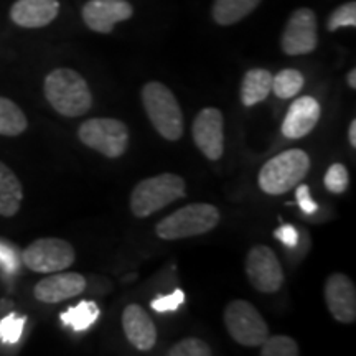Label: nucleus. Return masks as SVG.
Masks as SVG:
<instances>
[{
	"instance_id": "nucleus-7",
	"label": "nucleus",
	"mask_w": 356,
	"mask_h": 356,
	"mask_svg": "<svg viewBox=\"0 0 356 356\" xmlns=\"http://www.w3.org/2000/svg\"><path fill=\"white\" fill-rule=\"evenodd\" d=\"M225 325L229 337L243 346H261L269 337L266 320L246 300H233L226 305Z\"/></svg>"
},
{
	"instance_id": "nucleus-11",
	"label": "nucleus",
	"mask_w": 356,
	"mask_h": 356,
	"mask_svg": "<svg viewBox=\"0 0 356 356\" xmlns=\"http://www.w3.org/2000/svg\"><path fill=\"white\" fill-rule=\"evenodd\" d=\"M191 136L204 157L216 162L225 152V118L216 108H204L195 118Z\"/></svg>"
},
{
	"instance_id": "nucleus-10",
	"label": "nucleus",
	"mask_w": 356,
	"mask_h": 356,
	"mask_svg": "<svg viewBox=\"0 0 356 356\" xmlns=\"http://www.w3.org/2000/svg\"><path fill=\"white\" fill-rule=\"evenodd\" d=\"M246 274L251 286L262 293H275L284 284L282 266L269 246L257 244L246 257Z\"/></svg>"
},
{
	"instance_id": "nucleus-6",
	"label": "nucleus",
	"mask_w": 356,
	"mask_h": 356,
	"mask_svg": "<svg viewBox=\"0 0 356 356\" xmlns=\"http://www.w3.org/2000/svg\"><path fill=\"white\" fill-rule=\"evenodd\" d=\"M79 140L108 159L124 155L129 145V129L119 119L95 118L79 126Z\"/></svg>"
},
{
	"instance_id": "nucleus-15",
	"label": "nucleus",
	"mask_w": 356,
	"mask_h": 356,
	"mask_svg": "<svg viewBox=\"0 0 356 356\" xmlns=\"http://www.w3.org/2000/svg\"><path fill=\"white\" fill-rule=\"evenodd\" d=\"M86 289V279L78 273H53L33 289L35 299L44 304H58L76 297Z\"/></svg>"
},
{
	"instance_id": "nucleus-29",
	"label": "nucleus",
	"mask_w": 356,
	"mask_h": 356,
	"mask_svg": "<svg viewBox=\"0 0 356 356\" xmlns=\"http://www.w3.org/2000/svg\"><path fill=\"white\" fill-rule=\"evenodd\" d=\"M22 256L19 254L15 246L10 243L0 241V266L8 274H15L20 269Z\"/></svg>"
},
{
	"instance_id": "nucleus-22",
	"label": "nucleus",
	"mask_w": 356,
	"mask_h": 356,
	"mask_svg": "<svg viewBox=\"0 0 356 356\" xmlns=\"http://www.w3.org/2000/svg\"><path fill=\"white\" fill-rule=\"evenodd\" d=\"M99 315L101 310L95 302L83 300L79 302L76 307H71V309L63 312V314L60 315V318L61 322L73 328L74 332H84L88 330L92 323H96Z\"/></svg>"
},
{
	"instance_id": "nucleus-20",
	"label": "nucleus",
	"mask_w": 356,
	"mask_h": 356,
	"mask_svg": "<svg viewBox=\"0 0 356 356\" xmlns=\"http://www.w3.org/2000/svg\"><path fill=\"white\" fill-rule=\"evenodd\" d=\"M261 0H215L211 13L218 25L229 26L246 19L256 10Z\"/></svg>"
},
{
	"instance_id": "nucleus-21",
	"label": "nucleus",
	"mask_w": 356,
	"mask_h": 356,
	"mask_svg": "<svg viewBox=\"0 0 356 356\" xmlns=\"http://www.w3.org/2000/svg\"><path fill=\"white\" fill-rule=\"evenodd\" d=\"M29 127V121L15 102L0 97V136L17 137L24 134Z\"/></svg>"
},
{
	"instance_id": "nucleus-12",
	"label": "nucleus",
	"mask_w": 356,
	"mask_h": 356,
	"mask_svg": "<svg viewBox=\"0 0 356 356\" xmlns=\"http://www.w3.org/2000/svg\"><path fill=\"white\" fill-rule=\"evenodd\" d=\"M132 13L134 7L127 0H89L81 10L83 22L96 33H111L119 22L131 19Z\"/></svg>"
},
{
	"instance_id": "nucleus-34",
	"label": "nucleus",
	"mask_w": 356,
	"mask_h": 356,
	"mask_svg": "<svg viewBox=\"0 0 356 356\" xmlns=\"http://www.w3.org/2000/svg\"><path fill=\"white\" fill-rule=\"evenodd\" d=\"M346 83L351 89H356V70H350L348 74H346Z\"/></svg>"
},
{
	"instance_id": "nucleus-33",
	"label": "nucleus",
	"mask_w": 356,
	"mask_h": 356,
	"mask_svg": "<svg viewBox=\"0 0 356 356\" xmlns=\"http://www.w3.org/2000/svg\"><path fill=\"white\" fill-rule=\"evenodd\" d=\"M348 140H350V145L356 147V121L353 119V121L350 122V127H348Z\"/></svg>"
},
{
	"instance_id": "nucleus-26",
	"label": "nucleus",
	"mask_w": 356,
	"mask_h": 356,
	"mask_svg": "<svg viewBox=\"0 0 356 356\" xmlns=\"http://www.w3.org/2000/svg\"><path fill=\"white\" fill-rule=\"evenodd\" d=\"M168 356H211L213 351L210 345L204 343L200 338L190 337L178 341L175 346L168 350Z\"/></svg>"
},
{
	"instance_id": "nucleus-19",
	"label": "nucleus",
	"mask_w": 356,
	"mask_h": 356,
	"mask_svg": "<svg viewBox=\"0 0 356 356\" xmlns=\"http://www.w3.org/2000/svg\"><path fill=\"white\" fill-rule=\"evenodd\" d=\"M273 91V74L264 68H252L244 74L241 83V102L252 108L257 102L267 99Z\"/></svg>"
},
{
	"instance_id": "nucleus-24",
	"label": "nucleus",
	"mask_w": 356,
	"mask_h": 356,
	"mask_svg": "<svg viewBox=\"0 0 356 356\" xmlns=\"http://www.w3.org/2000/svg\"><path fill=\"white\" fill-rule=\"evenodd\" d=\"M300 350L291 337L274 335L267 337L261 345L262 356H299Z\"/></svg>"
},
{
	"instance_id": "nucleus-27",
	"label": "nucleus",
	"mask_w": 356,
	"mask_h": 356,
	"mask_svg": "<svg viewBox=\"0 0 356 356\" xmlns=\"http://www.w3.org/2000/svg\"><path fill=\"white\" fill-rule=\"evenodd\" d=\"M343 26H356V3L346 2L343 6L337 7L335 10L330 13L327 22V29L330 32H337L338 29Z\"/></svg>"
},
{
	"instance_id": "nucleus-13",
	"label": "nucleus",
	"mask_w": 356,
	"mask_h": 356,
	"mask_svg": "<svg viewBox=\"0 0 356 356\" xmlns=\"http://www.w3.org/2000/svg\"><path fill=\"white\" fill-rule=\"evenodd\" d=\"M325 302L332 317L340 323L356 320V289L348 275L335 273L325 282Z\"/></svg>"
},
{
	"instance_id": "nucleus-31",
	"label": "nucleus",
	"mask_w": 356,
	"mask_h": 356,
	"mask_svg": "<svg viewBox=\"0 0 356 356\" xmlns=\"http://www.w3.org/2000/svg\"><path fill=\"white\" fill-rule=\"evenodd\" d=\"M296 200H297V203H299L300 210L304 211L305 215H314V213L318 210V204L315 203L310 197L309 185H299V186H297Z\"/></svg>"
},
{
	"instance_id": "nucleus-18",
	"label": "nucleus",
	"mask_w": 356,
	"mask_h": 356,
	"mask_svg": "<svg viewBox=\"0 0 356 356\" xmlns=\"http://www.w3.org/2000/svg\"><path fill=\"white\" fill-rule=\"evenodd\" d=\"M24 200V188L19 177L0 162V216L10 218L20 210V203Z\"/></svg>"
},
{
	"instance_id": "nucleus-8",
	"label": "nucleus",
	"mask_w": 356,
	"mask_h": 356,
	"mask_svg": "<svg viewBox=\"0 0 356 356\" xmlns=\"http://www.w3.org/2000/svg\"><path fill=\"white\" fill-rule=\"evenodd\" d=\"M22 261L33 273L53 274L73 266L76 254L73 246L65 239L42 238L25 248L22 252Z\"/></svg>"
},
{
	"instance_id": "nucleus-28",
	"label": "nucleus",
	"mask_w": 356,
	"mask_h": 356,
	"mask_svg": "<svg viewBox=\"0 0 356 356\" xmlns=\"http://www.w3.org/2000/svg\"><path fill=\"white\" fill-rule=\"evenodd\" d=\"M350 175L343 163H333L325 173V186L332 193H343L348 188Z\"/></svg>"
},
{
	"instance_id": "nucleus-30",
	"label": "nucleus",
	"mask_w": 356,
	"mask_h": 356,
	"mask_svg": "<svg viewBox=\"0 0 356 356\" xmlns=\"http://www.w3.org/2000/svg\"><path fill=\"white\" fill-rule=\"evenodd\" d=\"M185 302V292L180 291V289H177L175 292H172L170 296H162L159 297V299L152 300V309L155 312H159V314H163V312H173L177 310L178 307Z\"/></svg>"
},
{
	"instance_id": "nucleus-14",
	"label": "nucleus",
	"mask_w": 356,
	"mask_h": 356,
	"mask_svg": "<svg viewBox=\"0 0 356 356\" xmlns=\"http://www.w3.org/2000/svg\"><path fill=\"white\" fill-rule=\"evenodd\" d=\"M320 114H322L320 102L310 96H302L291 104L280 131L284 137L291 140L302 139L314 131L320 121Z\"/></svg>"
},
{
	"instance_id": "nucleus-9",
	"label": "nucleus",
	"mask_w": 356,
	"mask_h": 356,
	"mask_svg": "<svg viewBox=\"0 0 356 356\" xmlns=\"http://www.w3.org/2000/svg\"><path fill=\"white\" fill-rule=\"evenodd\" d=\"M318 44V22L312 8L302 7L289 17L280 47L289 56L309 55Z\"/></svg>"
},
{
	"instance_id": "nucleus-4",
	"label": "nucleus",
	"mask_w": 356,
	"mask_h": 356,
	"mask_svg": "<svg viewBox=\"0 0 356 356\" xmlns=\"http://www.w3.org/2000/svg\"><path fill=\"white\" fill-rule=\"evenodd\" d=\"M218 222H220V211L215 204L191 203L159 221L155 233L163 241H177V239L208 233L216 228Z\"/></svg>"
},
{
	"instance_id": "nucleus-32",
	"label": "nucleus",
	"mask_w": 356,
	"mask_h": 356,
	"mask_svg": "<svg viewBox=\"0 0 356 356\" xmlns=\"http://www.w3.org/2000/svg\"><path fill=\"white\" fill-rule=\"evenodd\" d=\"M274 234L280 243L289 248L297 246V243H299V231L293 228L292 225H282Z\"/></svg>"
},
{
	"instance_id": "nucleus-16",
	"label": "nucleus",
	"mask_w": 356,
	"mask_h": 356,
	"mask_svg": "<svg viewBox=\"0 0 356 356\" xmlns=\"http://www.w3.org/2000/svg\"><path fill=\"white\" fill-rule=\"evenodd\" d=\"M122 328L134 348L147 351L157 343V328L150 315L140 305L131 304L122 312Z\"/></svg>"
},
{
	"instance_id": "nucleus-1",
	"label": "nucleus",
	"mask_w": 356,
	"mask_h": 356,
	"mask_svg": "<svg viewBox=\"0 0 356 356\" xmlns=\"http://www.w3.org/2000/svg\"><path fill=\"white\" fill-rule=\"evenodd\" d=\"M44 97L56 113L78 118L92 108V95L86 79L71 68H56L44 78Z\"/></svg>"
},
{
	"instance_id": "nucleus-25",
	"label": "nucleus",
	"mask_w": 356,
	"mask_h": 356,
	"mask_svg": "<svg viewBox=\"0 0 356 356\" xmlns=\"http://www.w3.org/2000/svg\"><path fill=\"white\" fill-rule=\"evenodd\" d=\"M26 317H19L15 314H8L0 320V341L6 345H15L24 333Z\"/></svg>"
},
{
	"instance_id": "nucleus-17",
	"label": "nucleus",
	"mask_w": 356,
	"mask_h": 356,
	"mask_svg": "<svg viewBox=\"0 0 356 356\" xmlns=\"http://www.w3.org/2000/svg\"><path fill=\"white\" fill-rule=\"evenodd\" d=\"M60 13L58 0H17L10 8V19L22 29H43Z\"/></svg>"
},
{
	"instance_id": "nucleus-5",
	"label": "nucleus",
	"mask_w": 356,
	"mask_h": 356,
	"mask_svg": "<svg viewBox=\"0 0 356 356\" xmlns=\"http://www.w3.org/2000/svg\"><path fill=\"white\" fill-rule=\"evenodd\" d=\"M310 170V159L300 149H291L267 160L257 181L267 195H284L296 188Z\"/></svg>"
},
{
	"instance_id": "nucleus-23",
	"label": "nucleus",
	"mask_w": 356,
	"mask_h": 356,
	"mask_svg": "<svg viewBox=\"0 0 356 356\" xmlns=\"http://www.w3.org/2000/svg\"><path fill=\"white\" fill-rule=\"evenodd\" d=\"M305 79L300 71L287 68L273 76V92L279 99H292L304 88Z\"/></svg>"
},
{
	"instance_id": "nucleus-3",
	"label": "nucleus",
	"mask_w": 356,
	"mask_h": 356,
	"mask_svg": "<svg viewBox=\"0 0 356 356\" xmlns=\"http://www.w3.org/2000/svg\"><path fill=\"white\" fill-rule=\"evenodd\" d=\"M142 104L147 118L160 136L167 140H178L184 136V113L177 97L165 84L150 81L142 88Z\"/></svg>"
},
{
	"instance_id": "nucleus-2",
	"label": "nucleus",
	"mask_w": 356,
	"mask_h": 356,
	"mask_svg": "<svg viewBox=\"0 0 356 356\" xmlns=\"http://www.w3.org/2000/svg\"><path fill=\"white\" fill-rule=\"evenodd\" d=\"M186 197L185 180L175 173L144 178L131 193V211L136 218H147Z\"/></svg>"
}]
</instances>
